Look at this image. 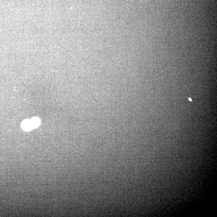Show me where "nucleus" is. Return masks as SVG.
Listing matches in <instances>:
<instances>
[{"mask_svg": "<svg viewBox=\"0 0 217 217\" xmlns=\"http://www.w3.org/2000/svg\"><path fill=\"white\" fill-rule=\"evenodd\" d=\"M22 128L26 131H30L34 129L31 120H24L22 123Z\"/></svg>", "mask_w": 217, "mask_h": 217, "instance_id": "nucleus-1", "label": "nucleus"}, {"mask_svg": "<svg viewBox=\"0 0 217 217\" xmlns=\"http://www.w3.org/2000/svg\"><path fill=\"white\" fill-rule=\"evenodd\" d=\"M31 121H32V125H33L34 128H37L40 125V119L38 118H33L31 119Z\"/></svg>", "mask_w": 217, "mask_h": 217, "instance_id": "nucleus-2", "label": "nucleus"}, {"mask_svg": "<svg viewBox=\"0 0 217 217\" xmlns=\"http://www.w3.org/2000/svg\"><path fill=\"white\" fill-rule=\"evenodd\" d=\"M189 100L191 101V99H189Z\"/></svg>", "mask_w": 217, "mask_h": 217, "instance_id": "nucleus-3", "label": "nucleus"}]
</instances>
